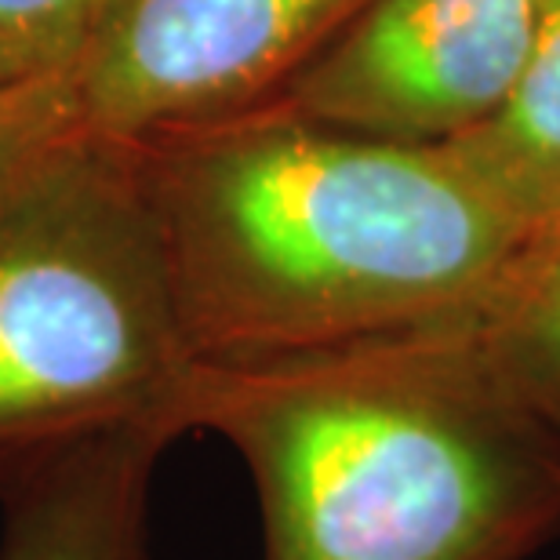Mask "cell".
I'll use <instances>...</instances> for the list:
<instances>
[{
	"instance_id": "obj_1",
	"label": "cell",
	"mask_w": 560,
	"mask_h": 560,
	"mask_svg": "<svg viewBox=\"0 0 560 560\" xmlns=\"http://www.w3.org/2000/svg\"><path fill=\"white\" fill-rule=\"evenodd\" d=\"M197 361H255L452 317L524 230L444 142L255 109L136 142Z\"/></svg>"
},
{
	"instance_id": "obj_2",
	"label": "cell",
	"mask_w": 560,
	"mask_h": 560,
	"mask_svg": "<svg viewBox=\"0 0 560 560\" xmlns=\"http://www.w3.org/2000/svg\"><path fill=\"white\" fill-rule=\"evenodd\" d=\"M186 425L237 447L262 560H532L560 452L463 313L320 350L197 361Z\"/></svg>"
},
{
	"instance_id": "obj_3",
	"label": "cell",
	"mask_w": 560,
	"mask_h": 560,
	"mask_svg": "<svg viewBox=\"0 0 560 560\" xmlns=\"http://www.w3.org/2000/svg\"><path fill=\"white\" fill-rule=\"evenodd\" d=\"M197 357L136 142L66 131L0 189V488L98 436H183Z\"/></svg>"
},
{
	"instance_id": "obj_4",
	"label": "cell",
	"mask_w": 560,
	"mask_h": 560,
	"mask_svg": "<svg viewBox=\"0 0 560 560\" xmlns=\"http://www.w3.org/2000/svg\"><path fill=\"white\" fill-rule=\"evenodd\" d=\"M364 0H114L66 81V131L142 142L252 114Z\"/></svg>"
},
{
	"instance_id": "obj_5",
	"label": "cell",
	"mask_w": 560,
	"mask_h": 560,
	"mask_svg": "<svg viewBox=\"0 0 560 560\" xmlns=\"http://www.w3.org/2000/svg\"><path fill=\"white\" fill-rule=\"evenodd\" d=\"M539 22L542 0H364L259 109L394 142H452L513 92Z\"/></svg>"
},
{
	"instance_id": "obj_6",
	"label": "cell",
	"mask_w": 560,
	"mask_h": 560,
	"mask_svg": "<svg viewBox=\"0 0 560 560\" xmlns=\"http://www.w3.org/2000/svg\"><path fill=\"white\" fill-rule=\"evenodd\" d=\"M175 436L120 430L8 480L0 560H150V485Z\"/></svg>"
},
{
	"instance_id": "obj_7",
	"label": "cell",
	"mask_w": 560,
	"mask_h": 560,
	"mask_svg": "<svg viewBox=\"0 0 560 560\" xmlns=\"http://www.w3.org/2000/svg\"><path fill=\"white\" fill-rule=\"evenodd\" d=\"M458 167L524 230L560 222V0H542L539 40L513 92L444 142Z\"/></svg>"
},
{
	"instance_id": "obj_8",
	"label": "cell",
	"mask_w": 560,
	"mask_h": 560,
	"mask_svg": "<svg viewBox=\"0 0 560 560\" xmlns=\"http://www.w3.org/2000/svg\"><path fill=\"white\" fill-rule=\"evenodd\" d=\"M466 320L560 452V222L524 241Z\"/></svg>"
},
{
	"instance_id": "obj_9",
	"label": "cell",
	"mask_w": 560,
	"mask_h": 560,
	"mask_svg": "<svg viewBox=\"0 0 560 560\" xmlns=\"http://www.w3.org/2000/svg\"><path fill=\"white\" fill-rule=\"evenodd\" d=\"M114 0H0V84H62Z\"/></svg>"
},
{
	"instance_id": "obj_10",
	"label": "cell",
	"mask_w": 560,
	"mask_h": 560,
	"mask_svg": "<svg viewBox=\"0 0 560 560\" xmlns=\"http://www.w3.org/2000/svg\"><path fill=\"white\" fill-rule=\"evenodd\" d=\"M59 136H66V106L59 84H0V189L33 153H40Z\"/></svg>"
}]
</instances>
